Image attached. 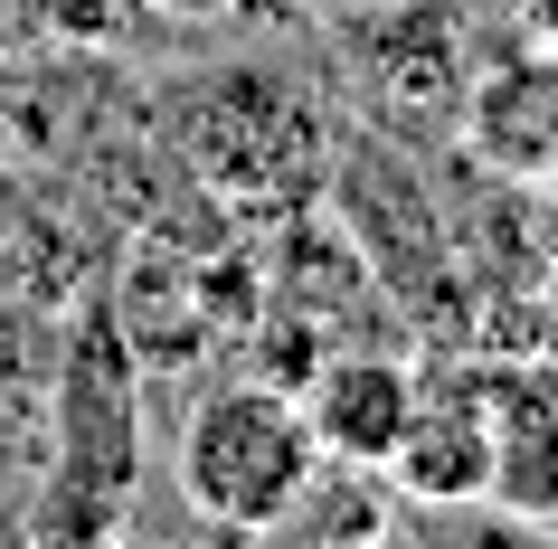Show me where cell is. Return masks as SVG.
<instances>
[{"label": "cell", "instance_id": "3957f363", "mask_svg": "<svg viewBox=\"0 0 558 549\" xmlns=\"http://www.w3.org/2000/svg\"><path fill=\"white\" fill-rule=\"evenodd\" d=\"M483 435H493V502L501 521H558V370L549 360H511V370L473 379Z\"/></svg>", "mask_w": 558, "mask_h": 549}, {"label": "cell", "instance_id": "5b68a950", "mask_svg": "<svg viewBox=\"0 0 558 549\" xmlns=\"http://www.w3.org/2000/svg\"><path fill=\"white\" fill-rule=\"evenodd\" d=\"M388 474H398L408 502H483V484H493V435H483L473 379L416 398V417H408V435H398Z\"/></svg>", "mask_w": 558, "mask_h": 549}, {"label": "cell", "instance_id": "ba28073f", "mask_svg": "<svg viewBox=\"0 0 558 549\" xmlns=\"http://www.w3.org/2000/svg\"><path fill=\"white\" fill-rule=\"evenodd\" d=\"M511 20H521L530 48H549V58H558V0H511Z\"/></svg>", "mask_w": 558, "mask_h": 549}, {"label": "cell", "instance_id": "8992f818", "mask_svg": "<svg viewBox=\"0 0 558 549\" xmlns=\"http://www.w3.org/2000/svg\"><path fill=\"white\" fill-rule=\"evenodd\" d=\"M473 143L493 162H511V171L549 162V143H558V58L549 48H530L521 67H501V76L473 86Z\"/></svg>", "mask_w": 558, "mask_h": 549}, {"label": "cell", "instance_id": "9c48e42d", "mask_svg": "<svg viewBox=\"0 0 558 549\" xmlns=\"http://www.w3.org/2000/svg\"><path fill=\"white\" fill-rule=\"evenodd\" d=\"M493 549H558V530H549V521H511Z\"/></svg>", "mask_w": 558, "mask_h": 549}, {"label": "cell", "instance_id": "30bf717a", "mask_svg": "<svg viewBox=\"0 0 558 549\" xmlns=\"http://www.w3.org/2000/svg\"><path fill=\"white\" fill-rule=\"evenodd\" d=\"M143 10H161V20H218V10H236V0H143Z\"/></svg>", "mask_w": 558, "mask_h": 549}, {"label": "cell", "instance_id": "277c9868", "mask_svg": "<svg viewBox=\"0 0 558 549\" xmlns=\"http://www.w3.org/2000/svg\"><path fill=\"white\" fill-rule=\"evenodd\" d=\"M294 398H303L313 445H323L331 464H369V474H388V455H398L416 398H426V379H416L398 350H341V360H323V370L303 379Z\"/></svg>", "mask_w": 558, "mask_h": 549}, {"label": "cell", "instance_id": "4fadbf2b", "mask_svg": "<svg viewBox=\"0 0 558 549\" xmlns=\"http://www.w3.org/2000/svg\"><path fill=\"white\" fill-rule=\"evenodd\" d=\"M369 549H398V540H369Z\"/></svg>", "mask_w": 558, "mask_h": 549}, {"label": "cell", "instance_id": "52a82bcc", "mask_svg": "<svg viewBox=\"0 0 558 549\" xmlns=\"http://www.w3.org/2000/svg\"><path fill=\"white\" fill-rule=\"evenodd\" d=\"M123 10H143V0H38V20L66 38V48H105L123 29Z\"/></svg>", "mask_w": 558, "mask_h": 549}, {"label": "cell", "instance_id": "6da1fadb", "mask_svg": "<svg viewBox=\"0 0 558 549\" xmlns=\"http://www.w3.org/2000/svg\"><path fill=\"white\" fill-rule=\"evenodd\" d=\"M313 474H323V445H313V417L294 389L236 379V389H208L180 427V502L228 540L284 530Z\"/></svg>", "mask_w": 558, "mask_h": 549}, {"label": "cell", "instance_id": "8fae6325", "mask_svg": "<svg viewBox=\"0 0 558 549\" xmlns=\"http://www.w3.org/2000/svg\"><path fill=\"white\" fill-rule=\"evenodd\" d=\"M539 322L558 332V265H549V285H539Z\"/></svg>", "mask_w": 558, "mask_h": 549}, {"label": "cell", "instance_id": "7c38bea8", "mask_svg": "<svg viewBox=\"0 0 558 549\" xmlns=\"http://www.w3.org/2000/svg\"><path fill=\"white\" fill-rule=\"evenodd\" d=\"M29 549H123V540L105 530V540H29Z\"/></svg>", "mask_w": 558, "mask_h": 549}, {"label": "cell", "instance_id": "7a4b0ae2", "mask_svg": "<svg viewBox=\"0 0 558 549\" xmlns=\"http://www.w3.org/2000/svg\"><path fill=\"white\" fill-rule=\"evenodd\" d=\"M133 350L114 313L86 303L76 342H66V389H58V464L29 512V540H105L133 512Z\"/></svg>", "mask_w": 558, "mask_h": 549}]
</instances>
